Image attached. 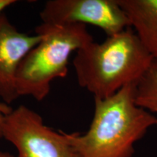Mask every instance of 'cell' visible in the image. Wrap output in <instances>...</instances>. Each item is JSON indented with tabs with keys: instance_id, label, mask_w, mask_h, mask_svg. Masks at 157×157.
I'll list each match as a JSON object with an SVG mask.
<instances>
[{
	"instance_id": "1",
	"label": "cell",
	"mask_w": 157,
	"mask_h": 157,
	"mask_svg": "<svg viewBox=\"0 0 157 157\" xmlns=\"http://www.w3.org/2000/svg\"><path fill=\"white\" fill-rule=\"evenodd\" d=\"M136 84L107 98H95V111L85 134L66 133L79 157H132L135 143L156 124L157 117L137 105Z\"/></svg>"
},
{
	"instance_id": "2",
	"label": "cell",
	"mask_w": 157,
	"mask_h": 157,
	"mask_svg": "<svg viewBox=\"0 0 157 157\" xmlns=\"http://www.w3.org/2000/svg\"><path fill=\"white\" fill-rule=\"evenodd\" d=\"M154 59L131 27L90 42L76 51L73 60L77 82L94 95L107 98L129 84H137Z\"/></svg>"
},
{
	"instance_id": "3",
	"label": "cell",
	"mask_w": 157,
	"mask_h": 157,
	"mask_svg": "<svg viewBox=\"0 0 157 157\" xmlns=\"http://www.w3.org/2000/svg\"><path fill=\"white\" fill-rule=\"evenodd\" d=\"M40 42L31 49L20 64L16 89L20 96H30L42 101L48 95L51 83L66 77L70 56L94 41L86 25L45 23L37 26Z\"/></svg>"
},
{
	"instance_id": "4",
	"label": "cell",
	"mask_w": 157,
	"mask_h": 157,
	"mask_svg": "<svg viewBox=\"0 0 157 157\" xmlns=\"http://www.w3.org/2000/svg\"><path fill=\"white\" fill-rule=\"evenodd\" d=\"M3 138L17 149V157H79L66 132L45 125L42 117L19 105L5 117Z\"/></svg>"
},
{
	"instance_id": "5",
	"label": "cell",
	"mask_w": 157,
	"mask_h": 157,
	"mask_svg": "<svg viewBox=\"0 0 157 157\" xmlns=\"http://www.w3.org/2000/svg\"><path fill=\"white\" fill-rule=\"evenodd\" d=\"M40 17L45 23L93 25L108 36L131 27L117 0H50L44 4Z\"/></svg>"
},
{
	"instance_id": "6",
	"label": "cell",
	"mask_w": 157,
	"mask_h": 157,
	"mask_svg": "<svg viewBox=\"0 0 157 157\" xmlns=\"http://www.w3.org/2000/svg\"><path fill=\"white\" fill-rule=\"evenodd\" d=\"M42 36L18 31L3 13H0V99L9 105L19 97L16 75L25 56L40 42Z\"/></svg>"
},
{
	"instance_id": "7",
	"label": "cell",
	"mask_w": 157,
	"mask_h": 157,
	"mask_svg": "<svg viewBox=\"0 0 157 157\" xmlns=\"http://www.w3.org/2000/svg\"><path fill=\"white\" fill-rule=\"evenodd\" d=\"M141 42L157 60V0H117Z\"/></svg>"
},
{
	"instance_id": "8",
	"label": "cell",
	"mask_w": 157,
	"mask_h": 157,
	"mask_svg": "<svg viewBox=\"0 0 157 157\" xmlns=\"http://www.w3.org/2000/svg\"><path fill=\"white\" fill-rule=\"evenodd\" d=\"M135 102L140 107L157 114V60H154L148 71L136 84Z\"/></svg>"
},
{
	"instance_id": "9",
	"label": "cell",
	"mask_w": 157,
	"mask_h": 157,
	"mask_svg": "<svg viewBox=\"0 0 157 157\" xmlns=\"http://www.w3.org/2000/svg\"><path fill=\"white\" fill-rule=\"evenodd\" d=\"M15 2H16L15 0H0V13H2L7 7H10ZM12 109H13L10 108V105L0 101V111L2 112L4 114H7Z\"/></svg>"
},
{
	"instance_id": "10",
	"label": "cell",
	"mask_w": 157,
	"mask_h": 157,
	"mask_svg": "<svg viewBox=\"0 0 157 157\" xmlns=\"http://www.w3.org/2000/svg\"><path fill=\"white\" fill-rule=\"evenodd\" d=\"M5 114L0 111V140L3 137V126L4 121H5Z\"/></svg>"
},
{
	"instance_id": "11",
	"label": "cell",
	"mask_w": 157,
	"mask_h": 157,
	"mask_svg": "<svg viewBox=\"0 0 157 157\" xmlns=\"http://www.w3.org/2000/svg\"><path fill=\"white\" fill-rule=\"evenodd\" d=\"M0 157H15V156H13V155L10 154L8 152L0 151Z\"/></svg>"
}]
</instances>
